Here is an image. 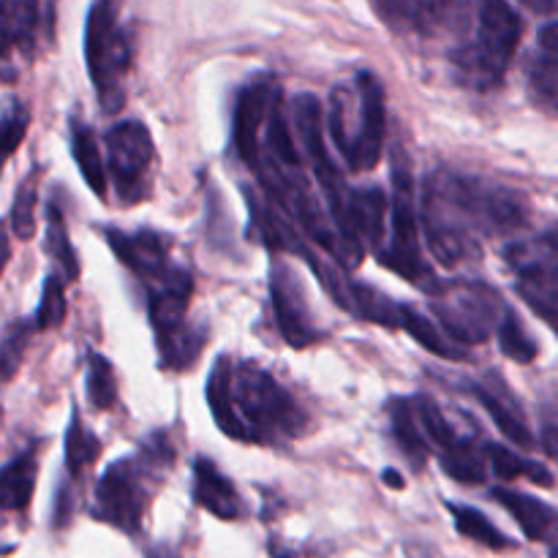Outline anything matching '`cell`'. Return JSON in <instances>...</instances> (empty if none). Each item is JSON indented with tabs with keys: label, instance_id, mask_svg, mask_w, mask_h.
Segmentation results:
<instances>
[{
	"label": "cell",
	"instance_id": "1",
	"mask_svg": "<svg viewBox=\"0 0 558 558\" xmlns=\"http://www.w3.org/2000/svg\"><path fill=\"white\" fill-rule=\"evenodd\" d=\"M420 210L430 254L445 267L477 256L480 240L515 234L529 223V202L521 191L452 169L425 178Z\"/></svg>",
	"mask_w": 558,
	"mask_h": 558
},
{
	"label": "cell",
	"instance_id": "2",
	"mask_svg": "<svg viewBox=\"0 0 558 558\" xmlns=\"http://www.w3.org/2000/svg\"><path fill=\"white\" fill-rule=\"evenodd\" d=\"M207 403L223 436L243 445H281L308 428L298 398L259 363L216 360L207 379Z\"/></svg>",
	"mask_w": 558,
	"mask_h": 558
},
{
	"label": "cell",
	"instance_id": "3",
	"mask_svg": "<svg viewBox=\"0 0 558 558\" xmlns=\"http://www.w3.org/2000/svg\"><path fill=\"white\" fill-rule=\"evenodd\" d=\"M174 463V447L167 430H156L129 458L109 463L93 494V518L123 534H140L153 490Z\"/></svg>",
	"mask_w": 558,
	"mask_h": 558
},
{
	"label": "cell",
	"instance_id": "4",
	"mask_svg": "<svg viewBox=\"0 0 558 558\" xmlns=\"http://www.w3.org/2000/svg\"><path fill=\"white\" fill-rule=\"evenodd\" d=\"M523 36V20L507 0H477L472 33L450 52L456 80L488 93L501 85Z\"/></svg>",
	"mask_w": 558,
	"mask_h": 558
},
{
	"label": "cell",
	"instance_id": "5",
	"mask_svg": "<svg viewBox=\"0 0 558 558\" xmlns=\"http://www.w3.org/2000/svg\"><path fill=\"white\" fill-rule=\"evenodd\" d=\"M134 60V38L120 0H93L85 25V63L104 112L125 107V80Z\"/></svg>",
	"mask_w": 558,
	"mask_h": 558
},
{
	"label": "cell",
	"instance_id": "6",
	"mask_svg": "<svg viewBox=\"0 0 558 558\" xmlns=\"http://www.w3.org/2000/svg\"><path fill=\"white\" fill-rule=\"evenodd\" d=\"M147 316L156 336L158 365L163 371H191L205 349L207 330L189 322V303L194 294V276L178 267L167 281L145 289Z\"/></svg>",
	"mask_w": 558,
	"mask_h": 558
},
{
	"label": "cell",
	"instance_id": "7",
	"mask_svg": "<svg viewBox=\"0 0 558 558\" xmlns=\"http://www.w3.org/2000/svg\"><path fill=\"white\" fill-rule=\"evenodd\" d=\"M354 90H357V104H354L357 118H354V123L343 114L338 93H332L327 125H330V136L338 150H341L347 167L352 172H371V169L379 167L381 153H385V85H381L374 71H357Z\"/></svg>",
	"mask_w": 558,
	"mask_h": 558
},
{
	"label": "cell",
	"instance_id": "8",
	"mask_svg": "<svg viewBox=\"0 0 558 558\" xmlns=\"http://www.w3.org/2000/svg\"><path fill=\"white\" fill-rule=\"evenodd\" d=\"M390 207V238H385V245L379 248L381 267L392 270L396 276L417 283V287L434 289V272L423 256L420 245V221H417V202H414V180L409 169L407 156L398 147L392 156V199Z\"/></svg>",
	"mask_w": 558,
	"mask_h": 558
},
{
	"label": "cell",
	"instance_id": "9",
	"mask_svg": "<svg viewBox=\"0 0 558 558\" xmlns=\"http://www.w3.org/2000/svg\"><path fill=\"white\" fill-rule=\"evenodd\" d=\"M505 308L499 292L483 281H450L430 289V311L458 347L488 341Z\"/></svg>",
	"mask_w": 558,
	"mask_h": 558
},
{
	"label": "cell",
	"instance_id": "10",
	"mask_svg": "<svg viewBox=\"0 0 558 558\" xmlns=\"http://www.w3.org/2000/svg\"><path fill=\"white\" fill-rule=\"evenodd\" d=\"M104 169L112 178L114 194L120 205H140L153 191V163H156V145L150 129L140 120L114 123L104 134Z\"/></svg>",
	"mask_w": 558,
	"mask_h": 558
},
{
	"label": "cell",
	"instance_id": "11",
	"mask_svg": "<svg viewBox=\"0 0 558 558\" xmlns=\"http://www.w3.org/2000/svg\"><path fill=\"white\" fill-rule=\"evenodd\" d=\"M507 267L515 276V289L529 308L548 327H556L558 308V240L556 229L534 240H515L505 248Z\"/></svg>",
	"mask_w": 558,
	"mask_h": 558
},
{
	"label": "cell",
	"instance_id": "12",
	"mask_svg": "<svg viewBox=\"0 0 558 558\" xmlns=\"http://www.w3.org/2000/svg\"><path fill=\"white\" fill-rule=\"evenodd\" d=\"M294 118V131H298V140L303 145L305 158L311 161V169H314V178L319 183V191L325 194L327 210H330V223L336 229L338 240H341L343 218H347V202L352 189L343 180L341 169L332 161L330 150L325 145V131H322V104L319 98L311 96V93H300L294 98L292 107ZM343 248V245H341ZM347 259V256H343Z\"/></svg>",
	"mask_w": 558,
	"mask_h": 558
},
{
	"label": "cell",
	"instance_id": "13",
	"mask_svg": "<svg viewBox=\"0 0 558 558\" xmlns=\"http://www.w3.org/2000/svg\"><path fill=\"white\" fill-rule=\"evenodd\" d=\"M414 417H417L420 430H423L428 447H436L439 463L456 483L480 485L485 483V456L472 436H463L434 398L417 396L412 398Z\"/></svg>",
	"mask_w": 558,
	"mask_h": 558
},
{
	"label": "cell",
	"instance_id": "14",
	"mask_svg": "<svg viewBox=\"0 0 558 558\" xmlns=\"http://www.w3.org/2000/svg\"><path fill=\"white\" fill-rule=\"evenodd\" d=\"M104 238H107L109 248L118 256L120 265L140 278L142 287L150 289L156 283L167 281L178 262L172 259V240L169 234L156 232V229H136V232H123V229L104 227Z\"/></svg>",
	"mask_w": 558,
	"mask_h": 558
},
{
	"label": "cell",
	"instance_id": "15",
	"mask_svg": "<svg viewBox=\"0 0 558 558\" xmlns=\"http://www.w3.org/2000/svg\"><path fill=\"white\" fill-rule=\"evenodd\" d=\"M270 303L278 332L289 347L308 349L311 343L319 341V327H316L303 281L283 259L272 262L270 267Z\"/></svg>",
	"mask_w": 558,
	"mask_h": 558
},
{
	"label": "cell",
	"instance_id": "16",
	"mask_svg": "<svg viewBox=\"0 0 558 558\" xmlns=\"http://www.w3.org/2000/svg\"><path fill=\"white\" fill-rule=\"evenodd\" d=\"M44 0H0V76H16V60L36 54Z\"/></svg>",
	"mask_w": 558,
	"mask_h": 558
},
{
	"label": "cell",
	"instance_id": "17",
	"mask_svg": "<svg viewBox=\"0 0 558 558\" xmlns=\"http://www.w3.org/2000/svg\"><path fill=\"white\" fill-rule=\"evenodd\" d=\"M281 96V85L272 82L270 76L254 80L245 85L238 96V107H234V150L243 158L248 167H254L256 153H259V136L262 125H265L267 112H270L272 101Z\"/></svg>",
	"mask_w": 558,
	"mask_h": 558
},
{
	"label": "cell",
	"instance_id": "18",
	"mask_svg": "<svg viewBox=\"0 0 558 558\" xmlns=\"http://www.w3.org/2000/svg\"><path fill=\"white\" fill-rule=\"evenodd\" d=\"M472 392L474 398L483 403L485 412L490 414V420H494V425L499 428V434H505L507 439L515 447H521V450H534V447H537L521 403L515 401V396L507 390V385L499 376H488L485 381H474Z\"/></svg>",
	"mask_w": 558,
	"mask_h": 558
},
{
	"label": "cell",
	"instance_id": "19",
	"mask_svg": "<svg viewBox=\"0 0 558 558\" xmlns=\"http://www.w3.org/2000/svg\"><path fill=\"white\" fill-rule=\"evenodd\" d=\"M191 494L194 501L205 512L216 515L218 521H240L245 515V505L240 490L232 480L210 461V458H196L194 480H191Z\"/></svg>",
	"mask_w": 558,
	"mask_h": 558
},
{
	"label": "cell",
	"instance_id": "20",
	"mask_svg": "<svg viewBox=\"0 0 558 558\" xmlns=\"http://www.w3.org/2000/svg\"><path fill=\"white\" fill-rule=\"evenodd\" d=\"M461 0H379V11L396 31L434 36L450 25Z\"/></svg>",
	"mask_w": 558,
	"mask_h": 558
},
{
	"label": "cell",
	"instance_id": "21",
	"mask_svg": "<svg viewBox=\"0 0 558 558\" xmlns=\"http://www.w3.org/2000/svg\"><path fill=\"white\" fill-rule=\"evenodd\" d=\"M529 96L554 118L558 107V25L556 20L545 22L529 63Z\"/></svg>",
	"mask_w": 558,
	"mask_h": 558
},
{
	"label": "cell",
	"instance_id": "22",
	"mask_svg": "<svg viewBox=\"0 0 558 558\" xmlns=\"http://www.w3.org/2000/svg\"><path fill=\"white\" fill-rule=\"evenodd\" d=\"M494 499L510 512L532 543H550L556 539V510L534 496L512 488H494Z\"/></svg>",
	"mask_w": 558,
	"mask_h": 558
},
{
	"label": "cell",
	"instance_id": "23",
	"mask_svg": "<svg viewBox=\"0 0 558 558\" xmlns=\"http://www.w3.org/2000/svg\"><path fill=\"white\" fill-rule=\"evenodd\" d=\"M38 477L36 445L0 466V512H25L31 507Z\"/></svg>",
	"mask_w": 558,
	"mask_h": 558
},
{
	"label": "cell",
	"instance_id": "24",
	"mask_svg": "<svg viewBox=\"0 0 558 558\" xmlns=\"http://www.w3.org/2000/svg\"><path fill=\"white\" fill-rule=\"evenodd\" d=\"M71 156H74L87 189H90L98 199H107V169H104L101 142L93 134L90 125L82 123V120L76 118L71 120Z\"/></svg>",
	"mask_w": 558,
	"mask_h": 558
},
{
	"label": "cell",
	"instance_id": "25",
	"mask_svg": "<svg viewBox=\"0 0 558 558\" xmlns=\"http://www.w3.org/2000/svg\"><path fill=\"white\" fill-rule=\"evenodd\" d=\"M101 456V439L87 428L85 420L74 409L71 414L69 430H65V472H69L71 485H82L93 463Z\"/></svg>",
	"mask_w": 558,
	"mask_h": 558
},
{
	"label": "cell",
	"instance_id": "26",
	"mask_svg": "<svg viewBox=\"0 0 558 558\" xmlns=\"http://www.w3.org/2000/svg\"><path fill=\"white\" fill-rule=\"evenodd\" d=\"M390 434L396 439L398 450L409 458L414 469H423L430 456V447L420 430L417 417H414L412 398H396L390 403Z\"/></svg>",
	"mask_w": 558,
	"mask_h": 558
},
{
	"label": "cell",
	"instance_id": "27",
	"mask_svg": "<svg viewBox=\"0 0 558 558\" xmlns=\"http://www.w3.org/2000/svg\"><path fill=\"white\" fill-rule=\"evenodd\" d=\"M485 458H488L490 469L499 480L505 483H512V480H532V483L543 485V488H554V472L545 469L543 463L537 461H529L526 456H518L515 450L505 445H485Z\"/></svg>",
	"mask_w": 558,
	"mask_h": 558
},
{
	"label": "cell",
	"instance_id": "28",
	"mask_svg": "<svg viewBox=\"0 0 558 558\" xmlns=\"http://www.w3.org/2000/svg\"><path fill=\"white\" fill-rule=\"evenodd\" d=\"M398 327H401V330H407L409 336L420 343V347L428 349V352L436 354V357L466 360V352L458 347H452V341H445V336L436 330L434 322H430L425 314H420L417 308H412V305L398 303Z\"/></svg>",
	"mask_w": 558,
	"mask_h": 558
},
{
	"label": "cell",
	"instance_id": "29",
	"mask_svg": "<svg viewBox=\"0 0 558 558\" xmlns=\"http://www.w3.org/2000/svg\"><path fill=\"white\" fill-rule=\"evenodd\" d=\"M496 336H499V349L507 360L518 365H529L537 360L539 354V343L534 341L532 332L526 330L523 319L518 316V311L505 308L501 314L499 327H496Z\"/></svg>",
	"mask_w": 558,
	"mask_h": 558
},
{
	"label": "cell",
	"instance_id": "30",
	"mask_svg": "<svg viewBox=\"0 0 558 558\" xmlns=\"http://www.w3.org/2000/svg\"><path fill=\"white\" fill-rule=\"evenodd\" d=\"M447 510H450V515L456 518L458 534H463V537L472 539V543L483 545V548H490V550H510L512 545H515L505 532H499V529H496L483 512L474 510V507L447 505Z\"/></svg>",
	"mask_w": 558,
	"mask_h": 558
},
{
	"label": "cell",
	"instance_id": "31",
	"mask_svg": "<svg viewBox=\"0 0 558 558\" xmlns=\"http://www.w3.org/2000/svg\"><path fill=\"white\" fill-rule=\"evenodd\" d=\"M47 251L52 259L58 262L63 281H76L80 278V256H76L74 245L69 240V229H65L63 210L54 202L47 207Z\"/></svg>",
	"mask_w": 558,
	"mask_h": 558
},
{
	"label": "cell",
	"instance_id": "32",
	"mask_svg": "<svg viewBox=\"0 0 558 558\" xmlns=\"http://www.w3.org/2000/svg\"><path fill=\"white\" fill-rule=\"evenodd\" d=\"M87 401L96 412H109L118 403V376H114L112 363L104 354L90 352L87 354Z\"/></svg>",
	"mask_w": 558,
	"mask_h": 558
},
{
	"label": "cell",
	"instance_id": "33",
	"mask_svg": "<svg viewBox=\"0 0 558 558\" xmlns=\"http://www.w3.org/2000/svg\"><path fill=\"white\" fill-rule=\"evenodd\" d=\"M27 125H31V112L22 107L20 98H3V104H0V172L25 140Z\"/></svg>",
	"mask_w": 558,
	"mask_h": 558
},
{
	"label": "cell",
	"instance_id": "34",
	"mask_svg": "<svg viewBox=\"0 0 558 558\" xmlns=\"http://www.w3.org/2000/svg\"><path fill=\"white\" fill-rule=\"evenodd\" d=\"M38 169L33 167L27 178L16 189L14 205H11V232L20 240H31L36 234V202H38Z\"/></svg>",
	"mask_w": 558,
	"mask_h": 558
},
{
	"label": "cell",
	"instance_id": "35",
	"mask_svg": "<svg viewBox=\"0 0 558 558\" xmlns=\"http://www.w3.org/2000/svg\"><path fill=\"white\" fill-rule=\"evenodd\" d=\"M36 332L31 322H14V325L5 330L3 341H0V381H11L20 371L22 360H25L27 343H31V336Z\"/></svg>",
	"mask_w": 558,
	"mask_h": 558
},
{
	"label": "cell",
	"instance_id": "36",
	"mask_svg": "<svg viewBox=\"0 0 558 558\" xmlns=\"http://www.w3.org/2000/svg\"><path fill=\"white\" fill-rule=\"evenodd\" d=\"M63 278L49 276L41 289V303H38L36 316H33V327L36 330H49V327H60L65 319V289Z\"/></svg>",
	"mask_w": 558,
	"mask_h": 558
},
{
	"label": "cell",
	"instance_id": "37",
	"mask_svg": "<svg viewBox=\"0 0 558 558\" xmlns=\"http://www.w3.org/2000/svg\"><path fill=\"white\" fill-rule=\"evenodd\" d=\"M9 259H11V238H9V229H5V223L0 221V276H3Z\"/></svg>",
	"mask_w": 558,
	"mask_h": 558
},
{
	"label": "cell",
	"instance_id": "38",
	"mask_svg": "<svg viewBox=\"0 0 558 558\" xmlns=\"http://www.w3.org/2000/svg\"><path fill=\"white\" fill-rule=\"evenodd\" d=\"M550 417H554V412H550L548 420H545L543 439H545V452H548V458H556V423Z\"/></svg>",
	"mask_w": 558,
	"mask_h": 558
},
{
	"label": "cell",
	"instance_id": "39",
	"mask_svg": "<svg viewBox=\"0 0 558 558\" xmlns=\"http://www.w3.org/2000/svg\"><path fill=\"white\" fill-rule=\"evenodd\" d=\"M529 11H537V14L545 16H554L556 11V0H521Z\"/></svg>",
	"mask_w": 558,
	"mask_h": 558
},
{
	"label": "cell",
	"instance_id": "40",
	"mask_svg": "<svg viewBox=\"0 0 558 558\" xmlns=\"http://www.w3.org/2000/svg\"><path fill=\"white\" fill-rule=\"evenodd\" d=\"M147 558H180L178 550L169 548L167 543L161 545H153V548H147Z\"/></svg>",
	"mask_w": 558,
	"mask_h": 558
},
{
	"label": "cell",
	"instance_id": "41",
	"mask_svg": "<svg viewBox=\"0 0 558 558\" xmlns=\"http://www.w3.org/2000/svg\"><path fill=\"white\" fill-rule=\"evenodd\" d=\"M381 480H385V485H390V488H396V490H403V488H407V483H403L401 474H398L396 469H387V472L381 474Z\"/></svg>",
	"mask_w": 558,
	"mask_h": 558
}]
</instances>
